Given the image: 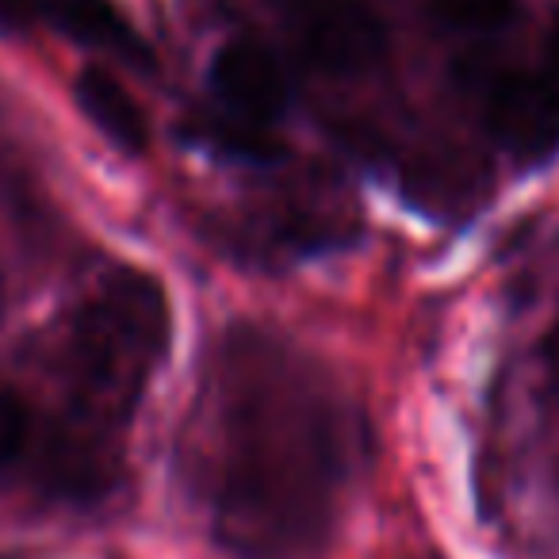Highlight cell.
<instances>
[{"mask_svg": "<svg viewBox=\"0 0 559 559\" xmlns=\"http://www.w3.org/2000/svg\"><path fill=\"white\" fill-rule=\"evenodd\" d=\"M203 142L207 146H215L218 154L226 157H241V162H276L280 154H284V146H280L272 134L257 131V123H249V119H238V123H207L203 127Z\"/></svg>", "mask_w": 559, "mask_h": 559, "instance_id": "7", "label": "cell"}, {"mask_svg": "<svg viewBox=\"0 0 559 559\" xmlns=\"http://www.w3.org/2000/svg\"><path fill=\"white\" fill-rule=\"evenodd\" d=\"M27 441V406L9 388H0V467H9L12 460L24 452Z\"/></svg>", "mask_w": 559, "mask_h": 559, "instance_id": "9", "label": "cell"}, {"mask_svg": "<svg viewBox=\"0 0 559 559\" xmlns=\"http://www.w3.org/2000/svg\"><path fill=\"white\" fill-rule=\"evenodd\" d=\"M211 88L218 100L249 123H269L288 108V78L269 47L253 39H234L211 62Z\"/></svg>", "mask_w": 559, "mask_h": 559, "instance_id": "4", "label": "cell"}, {"mask_svg": "<svg viewBox=\"0 0 559 559\" xmlns=\"http://www.w3.org/2000/svg\"><path fill=\"white\" fill-rule=\"evenodd\" d=\"M513 12L518 0H433V20L452 32H495Z\"/></svg>", "mask_w": 559, "mask_h": 559, "instance_id": "8", "label": "cell"}, {"mask_svg": "<svg viewBox=\"0 0 559 559\" xmlns=\"http://www.w3.org/2000/svg\"><path fill=\"white\" fill-rule=\"evenodd\" d=\"M35 20H47V0H0V27L24 32Z\"/></svg>", "mask_w": 559, "mask_h": 559, "instance_id": "10", "label": "cell"}, {"mask_svg": "<svg viewBox=\"0 0 559 559\" xmlns=\"http://www.w3.org/2000/svg\"><path fill=\"white\" fill-rule=\"evenodd\" d=\"M47 20L70 39L85 43V47H100L111 55L127 58V62L150 70L154 55L139 39L131 24L123 20V12L111 0H47Z\"/></svg>", "mask_w": 559, "mask_h": 559, "instance_id": "5", "label": "cell"}, {"mask_svg": "<svg viewBox=\"0 0 559 559\" xmlns=\"http://www.w3.org/2000/svg\"><path fill=\"white\" fill-rule=\"evenodd\" d=\"M284 20L307 66L334 78L372 70L388 50V32L365 0H284Z\"/></svg>", "mask_w": 559, "mask_h": 559, "instance_id": "2", "label": "cell"}, {"mask_svg": "<svg viewBox=\"0 0 559 559\" xmlns=\"http://www.w3.org/2000/svg\"><path fill=\"white\" fill-rule=\"evenodd\" d=\"M73 93H78V104H81V111H85V119L111 142V146L127 150V154H142V150H146V142H150L146 116H142L139 100H134L108 70H96V66L81 70Z\"/></svg>", "mask_w": 559, "mask_h": 559, "instance_id": "6", "label": "cell"}, {"mask_svg": "<svg viewBox=\"0 0 559 559\" xmlns=\"http://www.w3.org/2000/svg\"><path fill=\"white\" fill-rule=\"evenodd\" d=\"M169 345V304L154 276L116 272L73 330L81 376L104 395H139L142 376Z\"/></svg>", "mask_w": 559, "mask_h": 559, "instance_id": "1", "label": "cell"}, {"mask_svg": "<svg viewBox=\"0 0 559 559\" xmlns=\"http://www.w3.org/2000/svg\"><path fill=\"white\" fill-rule=\"evenodd\" d=\"M548 58H551V70H556V78H559V27H556V35H551V43H548Z\"/></svg>", "mask_w": 559, "mask_h": 559, "instance_id": "11", "label": "cell"}, {"mask_svg": "<svg viewBox=\"0 0 559 559\" xmlns=\"http://www.w3.org/2000/svg\"><path fill=\"white\" fill-rule=\"evenodd\" d=\"M487 127L518 162H544L559 150V81L506 73L487 96Z\"/></svg>", "mask_w": 559, "mask_h": 559, "instance_id": "3", "label": "cell"}]
</instances>
